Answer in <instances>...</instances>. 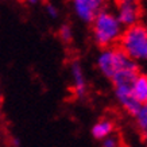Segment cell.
Listing matches in <instances>:
<instances>
[{
    "label": "cell",
    "mask_w": 147,
    "mask_h": 147,
    "mask_svg": "<svg viewBox=\"0 0 147 147\" xmlns=\"http://www.w3.org/2000/svg\"><path fill=\"white\" fill-rule=\"evenodd\" d=\"M89 24L93 42L101 49L116 45L124 30V26L116 16V13L105 7L94 15Z\"/></svg>",
    "instance_id": "6da1fadb"
},
{
    "label": "cell",
    "mask_w": 147,
    "mask_h": 147,
    "mask_svg": "<svg viewBox=\"0 0 147 147\" xmlns=\"http://www.w3.org/2000/svg\"><path fill=\"white\" fill-rule=\"evenodd\" d=\"M117 43L138 65L147 62V26L143 22L124 27Z\"/></svg>",
    "instance_id": "7a4b0ae2"
},
{
    "label": "cell",
    "mask_w": 147,
    "mask_h": 147,
    "mask_svg": "<svg viewBox=\"0 0 147 147\" xmlns=\"http://www.w3.org/2000/svg\"><path fill=\"white\" fill-rule=\"evenodd\" d=\"M139 67L135 69H123L112 76L111 81L113 85V93L117 104L128 115H134L142 102H139L132 93V82L138 76Z\"/></svg>",
    "instance_id": "3957f363"
},
{
    "label": "cell",
    "mask_w": 147,
    "mask_h": 147,
    "mask_svg": "<svg viewBox=\"0 0 147 147\" xmlns=\"http://www.w3.org/2000/svg\"><path fill=\"white\" fill-rule=\"evenodd\" d=\"M96 66L102 76L111 80L112 76L123 69H135L139 65L132 61L119 46H108L102 47L96 59Z\"/></svg>",
    "instance_id": "277c9868"
},
{
    "label": "cell",
    "mask_w": 147,
    "mask_h": 147,
    "mask_svg": "<svg viewBox=\"0 0 147 147\" xmlns=\"http://www.w3.org/2000/svg\"><path fill=\"white\" fill-rule=\"evenodd\" d=\"M116 16L124 27L142 22L144 0H115Z\"/></svg>",
    "instance_id": "5b68a950"
},
{
    "label": "cell",
    "mask_w": 147,
    "mask_h": 147,
    "mask_svg": "<svg viewBox=\"0 0 147 147\" xmlns=\"http://www.w3.org/2000/svg\"><path fill=\"white\" fill-rule=\"evenodd\" d=\"M107 4V0H71L73 12L82 23L92 22L94 15Z\"/></svg>",
    "instance_id": "8992f818"
},
{
    "label": "cell",
    "mask_w": 147,
    "mask_h": 147,
    "mask_svg": "<svg viewBox=\"0 0 147 147\" xmlns=\"http://www.w3.org/2000/svg\"><path fill=\"white\" fill-rule=\"evenodd\" d=\"M69 73H70V84L73 94L77 98H84L88 93V81L85 77L82 65L78 59H73L70 62Z\"/></svg>",
    "instance_id": "52a82bcc"
},
{
    "label": "cell",
    "mask_w": 147,
    "mask_h": 147,
    "mask_svg": "<svg viewBox=\"0 0 147 147\" xmlns=\"http://www.w3.org/2000/svg\"><path fill=\"white\" fill-rule=\"evenodd\" d=\"M112 132H115V123L111 119H101L96 121L90 129V134L96 140H102Z\"/></svg>",
    "instance_id": "ba28073f"
},
{
    "label": "cell",
    "mask_w": 147,
    "mask_h": 147,
    "mask_svg": "<svg viewBox=\"0 0 147 147\" xmlns=\"http://www.w3.org/2000/svg\"><path fill=\"white\" fill-rule=\"evenodd\" d=\"M132 93L139 102H147V74L138 73L132 82Z\"/></svg>",
    "instance_id": "9c48e42d"
},
{
    "label": "cell",
    "mask_w": 147,
    "mask_h": 147,
    "mask_svg": "<svg viewBox=\"0 0 147 147\" xmlns=\"http://www.w3.org/2000/svg\"><path fill=\"white\" fill-rule=\"evenodd\" d=\"M135 121V125L140 134L147 132V102H142L139 108L135 111V113L132 115Z\"/></svg>",
    "instance_id": "30bf717a"
},
{
    "label": "cell",
    "mask_w": 147,
    "mask_h": 147,
    "mask_svg": "<svg viewBox=\"0 0 147 147\" xmlns=\"http://www.w3.org/2000/svg\"><path fill=\"white\" fill-rule=\"evenodd\" d=\"M73 35H74V32H73L70 24H62L58 30V36L63 43H70L73 40Z\"/></svg>",
    "instance_id": "8fae6325"
},
{
    "label": "cell",
    "mask_w": 147,
    "mask_h": 147,
    "mask_svg": "<svg viewBox=\"0 0 147 147\" xmlns=\"http://www.w3.org/2000/svg\"><path fill=\"white\" fill-rule=\"evenodd\" d=\"M101 146L102 147H119L120 146V138L116 136L112 132L111 135H108L107 138H104L101 140Z\"/></svg>",
    "instance_id": "7c38bea8"
},
{
    "label": "cell",
    "mask_w": 147,
    "mask_h": 147,
    "mask_svg": "<svg viewBox=\"0 0 147 147\" xmlns=\"http://www.w3.org/2000/svg\"><path fill=\"white\" fill-rule=\"evenodd\" d=\"M45 11H46V13H47V15H49L51 19L58 18V15H59V12H58V8L53 4V3H46Z\"/></svg>",
    "instance_id": "4fadbf2b"
},
{
    "label": "cell",
    "mask_w": 147,
    "mask_h": 147,
    "mask_svg": "<svg viewBox=\"0 0 147 147\" xmlns=\"http://www.w3.org/2000/svg\"><path fill=\"white\" fill-rule=\"evenodd\" d=\"M142 22L144 23L147 26V5H144V12H143V18H142Z\"/></svg>",
    "instance_id": "5bb4252c"
},
{
    "label": "cell",
    "mask_w": 147,
    "mask_h": 147,
    "mask_svg": "<svg viewBox=\"0 0 147 147\" xmlns=\"http://www.w3.org/2000/svg\"><path fill=\"white\" fill-rule=\"evenodd\" d=\"M23 1H26V3H28V4H38V3L42 1V0H23Z\"/></svg>",
    "instance_id": "9a60e30c"
},
{
    "label": "cell",
    "mask_w": 147,
    "mask_h": 147,
    "mask_svg": "<svg viewBox=\"0 0 147 147\" xmlns=\"http://www.w3.org/2000/svg\"><path fill=\"white\" fill-rule=\"evenodd\" d=\"M12 143H13V146H19V144H20V142H19V139H13Z\"/></svg>",
    "instance_id": "2e32d148"
},
{
    "label": "cell",
    "mask_w": 147,
    "mask_h": 147,
    "mask_svg": "<svg viewBox=\"0 0 147 147\" xmlns=\"http://www.w3.org/2000/svg\"><path fill=\"white\" fill-rule=\"evenodd\" d=\"M143 142L146 143V146H147V132H144V134H143Z\"/></svg>",
    "instance_id": "e0dca14e"
}]
</instances>
